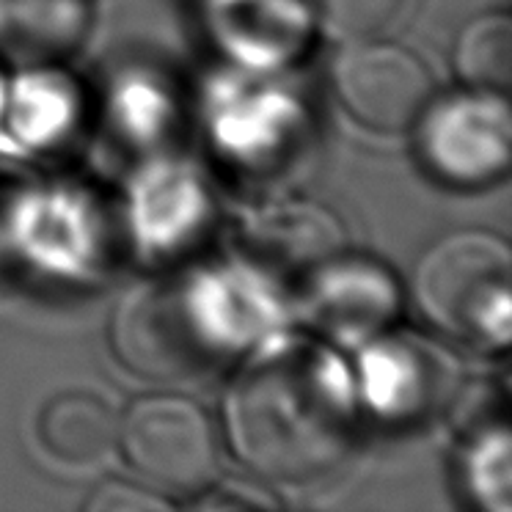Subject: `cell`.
<instances>
[{"label":"cell","instance_id":"cell-1","mask_svg":"<svg viewBox=\"0 0 512 512\" xmlns=\"http://www.w3.org/2000/svg\"><path fill=\"white\" fill-rule=\"evenodd\" d=\"M356 419L347 369L309 339H279L245 364L226 394L234 455L268 479L301 482L345 455Z\"/></svg>","mask_w":512,"mask_h":512},{"label":"cell","instance_id":"cell-2","mask_svg":"<svg viewBox=\"0 0 512 512\" xmlns=\"http://www.w3.org/2000/svg\"><path fill=\"white\" fill-rule=\"evenodd\" d=\"M411 292L424 320L441 334L488 350L510 342L512 259L499 234H444L419 256Z\"/></svg>","mask_w":512,"mask_h":512},{"label":"cell","instance_id":"cell-3","mask_svg":"<svg viewBox=\"0 0 512 512\" xmlns=\"http://www.w3.org/2000/svg\"><path fill=\"white\" fill-rule=\"evenodd\" d=\"M113 347L135 372L185 378L215 361L218 331L196 284L157 279L133 287L113 312Z\"/></svg>","mask_w":512,"mask_h":512},{"label":"cell","instance_id":"cell-4","mask_svg":"<svg viewBox=\"0 0 512 512\" xmlns=\"http://www.w3.org/2000/svg\"><path fill=\"white\" fill-rule=\"evenodd\" d=\"M416 127V152L438 182L485 188L510 168V105L499 91L468 89L430 100Z\"/></svg>","mask_w":512,"mask_h":512},{"label":"cell","instance_id":"cell-5","mask_svg":"<svg viewBox=\"0 0 512 512\" xmlns=\"http://www.w3.org/2000/svg\"><path fill=\"white\" fill-rule=\"evenodd\" d=\"M127 463L166 493H199L221 466V441L210 416L177 394L135 400L119 422Z\"/></svg>","mask_w":512,"mask_h":512},{"label":"cell","instance_id":"cell-6","mask_svg":"<svg viewBox=\"0 0 512 512\" xmlns=\"http://www.w3.org/2000/svg\"><path fill=\"white\" fill-rule=\"evenodd\" d=\"M334 86L345 111L375 133L408 130L433 100V78L422 58L378 36L353 39L339 53Z\"/></svg>","mask_w":512,"mask_h":512},{"label":"cell","instance_id":"cell-7","mask_svg":"<svg viewBox=\"0 0 512 512\" xmlns=\"http://www.w3.org/2000/svg\"><path fill=\"white\" fill-rule=\"evenodd\" d=\"M455 386V364L441 347L402 334L369 347L364 356V391L372 408L411 419L441 405Z\"/></svg>","mask_w":512,"mask_h":512},{"label":"cell","instance_id":"cell-8","mask_svg":"<svg viewBox=\"0 0 512 512\" xmlns=\"http://www.w3.org/2000/svg\"><path fill=\"white\" fill-rule=\"evenodd\" d=\"M89 0H0V58L36 69L72 56L89 31Z\"/></svg>","mask_w":512,"mask_h":512},{"label":"cell","instance_id":"cell-9","mask_svg":"<svg viewBox=\"0 0 512 512\" xmlns=\"http://www.w3.org/2000/svg\"><path fill=\"white\" fill-rule=\"evenodd\" d=\"M39 435L47 452L58 460L69 466H91L116 446L119 422L100 397L69 391L47 402L39 416Z\"/></svg>","mask_w":512,"mask_h":512},{"label":"cell","instance_id":"cell-10","mask_svg":"<svg viewBox=\"0 0 512 512\" xmlns=\"http://www.w3.org/2000/svg\"><path fill=\"white\" fill-rule=\"evenodd\" d=\"M457 78L468 89L504 91L512 83V23L507 14H479L468 20L455 39Z\"/></svg>","mask_w":512,"mask_h":512},{"label":"cell","instance_id":"cell-11","mask_svg":"<svg viewBox=\"0 0 512 512\" xmlns=\"http://www.w3.org/2000/svg\"><path fill=\"white\" fill-rule=\"evenodd\" d=\"M320 23L339 39L378 36L394 23L405 0H309Z\"/></svg>","mask_w":512,"mask_h":512},{"label":"cell","instance_id":"cell-12","mask_svg":"<svg viewBox=\"0 0 512 512\" xmlns=\"http://www.w3.org/2000/svg\"><path fill=\"white\" fill-rule=\"evenodd\" d=\"M89 512H146V510H168V501L135 488L127 482H105L94 490L86 501Z\"/></svg>","mask_w":512,"mask_h":512},{"label":"cell","instance_id":"cell-13","mask_svg":"<svg viewBox=\"0 0 512 512\" xmlns=\"http://www.w3.org/2000/svg\"><path fill=\"white\" fill-rule=\"evenodd\" d=\"M0 105H3V78H0Z\"/></svg>","mask_w":512,"mask_h":512}]
</instances>
